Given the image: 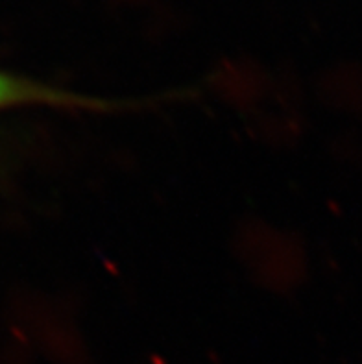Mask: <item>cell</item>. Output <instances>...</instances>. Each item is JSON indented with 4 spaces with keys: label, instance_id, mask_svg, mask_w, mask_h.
I'll return each mask as SVG.
<instances>
[{
    "label": "cell",
    "instance_id": "cell-1",
    "mask_svg": "<svg viewBox=\"0 0 362 364\" xmlns=\"http://www.w3.org/2000/svg\"><path fill=\"white\" fill-rule=\"evenodd\" d=\"M181 97L187 98L188 91L147 98L97 97V95L69 91L39 80L0 70V111L21 109V107H55V109L87 111V113H120V111L144 109L163 102L178 100Z\"/></svg>",
    "mask_w": 362,
    "mask_h": 364
}]
</instances>
